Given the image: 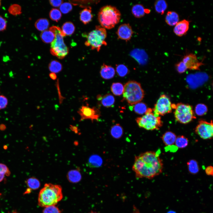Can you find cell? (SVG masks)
Here are the masks:
<instances>
[{"label":"cell","instance_id":"obj_44","mask_svg":"<svg viewBox=\"0 0 213 213\" xmlns=\"http://www.w3.org/2000/svg\"><path fill=\"white\" fill-rule=\"evenodd\" d=\"M7 24L6 19L0 15V31H4L6 29Z\"/></svg>","mask_w":213,"mask_h":213},{"label":"cell","instance_id":"obj_51","mask_svg":"<svg viewBox=\"0 0 213 213\" xmlns=\"http://www.w3.org/2000/svg\"><path fill=\"white\" fill-rule=\"evenodd\" d=\"M1 1L0 0V7L1 4Z\"/></svg>","mask_w":213,"mask_h":213},{"label":"cell","instance_id":"obj_47","mask_svg":"<svg viewBox=\"0 0 213 213\" xmlns=\"http://www.w3.org/2000/svg\"><path fill=\"white\" fill-rule=\"evenodd\" d=\"M70 128L71 130L75 133L78 134H79V133L80 134V133L79 132V130L78 128L77 127L71 125H70Z\"/></svg>","mask_w":213,"mask_h":213},{"label":"cell","instance_id":"obj_40","mask_svg":"<svg viewBox=\"0 0 213 213\" xmlns=\"http://www.w3.org/2000/svg\"><path fill=\"white\" fill-rule=\"evenodd\" d=\"M72 8L71 4L67 2L62 3L59 7L60 11L64 14H67L70 12L72 10Z\"/></svg>","mask_w":213,"mask_h":213},{"label":"cell","instance_id":"obj_41","mask_svg":"<svg viewBox=\"0 0 213 213\" xmlns=\"http://www.w3.org/2000/svg\"><path fill=\"white\" fill-rule=\"evenodd\" d=\"M42 213H61V212L57 206L54 205L44 207Z\"/></svg>","mask_w":213,"mask_h":213},{"label":"cell","instance_id":"obj_2","mask_svg":"<svg viewBox=\"0 0 213 213\" xmlns=\"http://www.w3.org/2000/svg\"><path fill=\"white\" fill-rule=\"evenodd\" d=\"M63 197L62 189L60 185L46 183L39 192L38 204L43 207L55 205Z\"/></svg>","mask_w":213,"mask_h":213},{"label":"cell","instance_id":"obj_46","mask_svg":"<svg viewBox=\"0 0 213 213\" xmlns=\"http://www.w3.org/2000/svg\"><path fill=\"white\" fill-rule=\"evenodd\" d=\"M205 172L206 174L212 176L213 175V168L212 166L207 167L205 169Z\"/></svg>","mask_w":213,"mask_h":213},{"label":"cell","instance_id":"obj_26","mask_svg":"<svg viewBox=\"0 0 213 213\" xmlns=\"http://www.w3.org/2000/svg\"><path fill=\"white\" fill-rule=\"evenodd\" d=\"M49 25V20L46 18L39 19L35 23V26L36 29L42 31L46 30L48 28Z\"/></svg>","mask_w":213,"mask_h":213},{"label":"cell","instance_id":"obj_5","mask_svg":"<svg viewBox=\"0 0 213 213\" xmlns=\"http://www.w3.org/2000/svg\"><path fill=\"white\" fill-rule=\"evenodd\" d=\"M123 94L124 98L131 105L140 102L144 96L141 84L134 81H129L125 84Z\"/></svg>","mask_w":213,"mask_h":213},{"label":"cell","instance_id":"obj_43","mask_svg":"<svg viewBox=\"0 0 213 213\" xmlns=\"http://www.w3.org/2000/svg\"><path fill=\"white\" fill-rule=\"evenodd\" d=\"M176 67L178 72L180 73L184 72L187 69L185 64L182 61L176 64Z\"/></svg>","mask_w":213,"mask_h":213},{"label":"cell","instance_id":"obj_17","mask_svg":"<svg viewBox=\"0 0 213 213\" xmlns=\"http://www.w3.org/2000/svg\"><path fill=\"white\" fill-rule=\"evenodd\" d=\"M80 19L84 24H86L91 22L93 17L91 9L89 6L86 7L80 12Z\"/></svg>","mask_w":213,"mask_h":213},{"label":"cell","instance_id":"obj_24","mask_svg":"<svg viewBox=\"0 0 213 213\" xmlns=\"http://www.w3.org/2000/svg\"><path fill=\"white\" fill-rule=\"evenodd\" d=\"M61 30L64 36H69L72 35L74 33L75 27L72 22H67L64 23L62 26Z\"/></svg>","mask_w":213,"mask_h":213},{"label":"cell","instance_id":"obj_14","mask_svg":"<svg viewBox=\"0 0 213 213\" xmlns=\"http://www.w3.org/2000/svg\"><path fill=\"white\" fill-rule=\"evenodd\" d=\"M189 22L186 20L179 22L175 25L173 32L177 36L181 37L185 35L189 28Z\"/></svg>","mask_w":213,"mask_h":213},{"label":"cell","instance_id":"obj_8","mask_svg":"<svg viewBox=\"0 0 213 213\" xmlns=\"http://www.w3.org/2000/svg\"><path fill=\"white\" fill-rule=\"evenodd\" d=\"M174 109L175 120L180 123L187 124L196 118L192 107L190 105L179 103L175 105Z\"/></svg>","mask_w":213,"mask_h":213},{"label":"cell","instance_id":"obj_30","mask_svg":"<svg viewBox=\"0 0 213 213\" xmlns=\"http://www.w3.org/2000/svg\"><path fill=\"white\" fill-rule=\"evenodd\" d=\"M123 133V129L119 124H116L112 127L111 133L114 138H118L122 136Z\"/></svg>","mask_w":213,"mask_h":213},{"label":"cell","instance_id":"obj_34","mask_svg":"<svg viewBox=\"0 0 213 213\" xmlns=\"http://www.w3.org/2000/svg\"><path fill=\"white\" fill-rule=\"evenodd\" d=\"M175 144L178 148H183L186 147L188 143V140L187 138L185 136L182 135L176 138Z\"/></svg>","mask_w":213,"mask_h":213},{"label":"cell","instance_id":"obj_28","mask_svg":"<svg viewBox=\"0 0 213 213\" xmlns=\"http://www.w3.org/2000/svg\"><path fill=\"white\" fill-rule=\"evenodd\" d=\"M102 160L99 156L93 155L89 158L88 162V165L91 167H98L101 165Z\"/></svg>","mask_w":213,"mask_h":213},{"label":"cell","instance_id":"obj_1","mask_svg":"<svg viewBox=\"0 0 213 213\" xmlns=\"http://www.w3.org/2000/svg\"><path fill=\"white\" fill-rule=\"evenodd\" d=\"M163 163L159 154L148 151L135 156L132 169L137 178L151 179L162 172Z\"/></svg>","mask_w":213,"mask_h":213},{"label":"cell","instance_id":"obj_36","mask_svg":"<svg viewBox=\"0 0 213 213\" xmlns=\"http://www.w3.org/2000/svg\"><path fill=\"white\" fill-rule=\"evenodd\" d=\"M49 17L51 20L57 22L62 17V14L59 10L53 8L50 11Z\"/></svg>","mask_w":213,"mask_h":213},{"label":"cell","instance_id":"obj_32","mask_svg":"<svg viewBox=\"0 0 213 213\" xmlns=\"http://www.w3.org/2000/svg\"><path fill=\"white\" fill-rule=\"evenodd\" d=\"M133 109L136 113L142 114L145 113L147 108L145 103L142 102H139L133 105Z\"/></svg>","mask_w":213,"mask_h":213},{"label":"cell","instance_id":"obj_22","mask_svg":"<svg viewBox=\"0 0 213 213\" xmlns=\"http://www.w3.org/2000/svg\"><path fill=\"white\" fill-rule=\"evenodd\" d=\"M132 13L133 15L137 18L143 17L146 13V9L142 4H137L133 6L131 9Z\"/></svg>","mask_w":213,"mask_h":213},{"label":"cell","instance_id":"obj_39","mask_svg":"<svg viewBox=\"0 0 213 213\" xmlns=\"http://www.w3.org/2000/svg\"><path fill=\"white\" fill-rule=\"evenodd\" d=\"M207 111L206 106L203 104H197L195 109L196 114L198 116H201L205 114Z\"/></svg>","mask_w":213,"mask_h":213},{"label":"cell","instance_id":"obj_31","mask_svg":"<svg viewBox=\"0 0 213 213\" xmlns=\"http://www.w3.org/2000/svg\"><path fill=\"white\" fill-rule=\"evenodd\" d=\"M111 89L114 95L120 96L123 93L124 86L121 83H113L111 86Z\"/></svg>","mask_w":213,"mask_h":213},{"label":"cell","instance_id":"obj_45","mask_svg":"<svg viewBox=\"0 0 213 213\" xmlns=\"http://www.w3.org/2000/svg\"><path fill=\"white\" fill-rule=\"evenodd\" d=\"M49 2L50 4L52 6L55 7H60L61 4L63 3V1L60 0H51L49 1Z\"/></svg>","mask_w":213,"mask_h":213},{"label":"cell","instance_id":"obj_50","mask_svg":"<svg viewBox=\"0 0 213 213\" xmlns=\"http://www.w3.org/2000/svg\"><path fill=\"white\" fill-rule=\"evenodd\" d=\"M10 213H18L16 211H14Z\"/></svg>","mask_w":213,"mask_h":213},{"label":"cell","instance_id":"obj_42","mask_svg":"<svg viewBox=\"0 0 213 213\" xmlns=\"http://www.w3.org/2000/svg\"><path fill=\"white\" fill-rule=\"evenodd\" d=\"M8 104V100L4 96L0 95V109L5 108Z\"/></svg>","mask_w":213,"mask_h":213},{"label":"cell","instance_id":"obj_23","mask_svg":"<svg viewBox=\"0 0 213 213\" xmlns=\"http://www.w3.org/2000/svg\"><path fill=\"white\" fill-rule=\"evenodd\" d=\"M176 138V135L170 131L166 132L162 137L163 143L167 146L173 144L175 142Z\"/></svg>","mask_w":213,"mask_h":213},{"label":"cell","instance_id":"obj_7","mask_svg":"<svg viewBox=\"0 0 213 213\" xmlns=\"http://www.w3.org/2000/svg\"><path fill=\"white\" fill-rule=\"evenodd\" d=\"M136 121L140 127L150 130H159L163 123L160 116L155 114L151 108L147 109L145 114L137 118Z\"/></svg>","mask_w":213,"mask_h":213},{"label":"cell","instance_id":"obj_15","mask_svg":"<svg viewBox=\"0 0 213 213\" xmlns=\"http://www.w3.org/2000/svg\"><path fill=\"white\" fill-rule=\"evenodd\" d=\"M130 55L140 64H144L148 60V56L146 52L143 49H136L132 51Z\"/></svg>","mask_w":213,"mask_h":213},{"label":"cell","instance_id":"obj_19","mask_svg":"<svg viewBox=\"0 0 213 213\" xmlns=\"http://www.w3.org/2000/svg\"><path fill=\"white\" fill-rule=\"evenodd\" d=\"M28 188L25 191V194L30 193L32 190H36L38 189L41 185L39 180L34 177H31L28 178L25 182Z\"/></svg>","mask_w":213,"mask_h":213},{"label":"cell","instance_id":"obj_3","mask_svg":"<svg viewBox=\"0 0 213 213\" xmlns=\"http://www.w3.org/2000/svg\"><path fill=\"white\" fill-rule=\"evenodd\" d=\"M121 16L120 11L116 7L106 5L100 9L98 14V19L101 27L110 29L119 22Z\"/></svg>","mask_w":213,"mask_h":213},{"label":"cell","instance_id":"obj_16","mask_svg":"<svg viewBox=\"0 0 213 213\" xmlns=\"http://www.w3.org/2000/svg\"><path fill=\"white\" fill-rule=\"evenodd\" d=\"M100 73L102 78L105 79H109L114 76L115 70L111 66L104 64L101 67Z\"/></svg>","mask_w":213,"mask_h":213},{"label":"cell","instance_id":"obj_25","mask_svg":"<svg viewBox=\"0 0 213 213\" xmlns=\"http://www.w3.org/2000/svg\"><path fill=\"white\" fill-rule=\"evenodd\" d=\"M40 37L43 42L46 43H51L55 38V35L53 32L49 30L42 31L40 34Z\"/></svg>","mask_w":213,"mask_h":213},{"label":"cell","instance_id":"obj_10","mask_svg":"<svg viewBox=\"0 0 213 213\" xmlns=\"http://www.w3.org/2000/svg\"><path fill=\"white\" fill-rule=\"evenodd\" d=\"M196 133L203 139H210L213 135V125L210 122L201 120L199 121L195 129Z\"/></svg>","mask_w":213,"mask_h":213},{"label":"cell","instance_id":"obj_48","mask_svg":"<svg viewBox=\"0 0 213 213\" xmlns=\"http://www.w3.org/2000/svg\"><path fill=\"white\" fill-rule=\"evenodd\" d=\"M49 76L50 78L53 80H55L57 79V75L54 73H51L49 74Z\"/></svg>","mask_w":213,"mask_h":213},{"label":"cell","instance_id":"obj_33","mask_svg":"<svg viewBox=\"0 0 213 213\" xmlns=\"http://www.w3.org/2000/svg\"><path fill=\"white\" fill-rule=\"evenodd\" d=\"M8 11L10 14L14 16H17L22 13V8L18 4H13L10 6Z\"/></svg>","mask_w":213,"mask_h":213},{"label":"cell","instance_id":"obj_37","mask_svg":"<svg viewBox=\"0 0 213 213\" xmlns=\"http://www.w3.org/2000/svg\"><path fill=\"white\" fill-rule=\"evenodd\" d=\"M116 72L119 76L124 77L128 73V70L127 67L123 64H119L116 65Z\"/></svg>","mask_w":213,"mask_h":213},{"label":"cell","instance_id":"obj_11","mask_svg":"<svg viewBox=\"0 0 213 213\" xmlns=\"http://www.w3.org/2000/svg\"><path fill=\"white\" fill-rule=\"evenodd\" d=\"M78 112L80 116V121L86 119H90L92 122L94 120H98L100 116L99 111L95 107L83 105Z\"/></svg>","mask_w":213,"mask_h":213},{"label":"cell","instance_id":"obj_29","mask_svg":"<svg viewBox=\"0 0 213 213\" xmlns=\"http://www.w3.org/2000/svg\"><path fill=\"white\" fill-rule=\"evenodd\" d=\"M49 69L51 72L58 73L62 70L61 64L58 61L53 60L51 61L49 65Z\"/></svg>","mask_w":213,"mask_h":213},{"label":"cell","instance_id":"obj_21","mask_svg":"<svg viewBox=\"0 0 213 213\" xmlns=\"http://www.w3.org/2000/svg\"><path fill=\"white\" fill-rule=\"evenodd\" d=\"M178 14L175 12L169 11L167 12L165 18V21L170 26L175 25L179 21Z\"/></svg>","mask_w":213,"mask_h":213},{"label":"cell","instance_id":"obj_38","mask_svg":"<svg viewBox=\"0 0 213 213\" xmlns=\"http://www.w3.org/2000/svg\"><path fill=\"white\" fill-rule=\"evenodd\" d=\"M188 170L190 172L193 174L197 173L199 167L197 162L194 160L190 161L187 163Z\"/></svg>","mask_w":213,"mask_h":213},{"label":"cell","instance_id":"obj_13","mask_svg":"<svg viewBox=\"0 0 213 213\" xmlns=\"http://www.w3.org/2000/svg\"><path fill=\"white\" fill-rule=\"evenodd\" d=\"M133 33L131 26L128 23H124L120 25L117 32L118 39L126 41L131 39Z\"/></svg>","mask_w":213,"mask_h":213},{"label":"cell","instance_id":"obj_35","mask_svg":"<svg viewBox=\"0 0 213 213\" xmlns=\"http://www.w3.org/2000/svg\"><path fill=\"white\" fill-rule=\"evenodd\" d=\"M10 174V171L7 166L4 164L0 163V182L3 181L5 175L9 176Z\"/></svg>","mask_w":213,"mask_h":213},{"label":"cell","instance_id":"obj_6","mask_svg":"<svg viewBox=\"0 0 213 213\" xmlns=\"http://www.w3.org/2000/svg\"><path fill=\"white\" fill-rule=\"evenodd\" d=\"M86 36L87 40L85 44L91 49H96L99 52L102 45L106 46L105 41L107 37L106 29L99 25L96 26L94 30L89 32Z\"/></svg>","mask_w":213,"mask_h":213},{"label":"cell","instance_id":"obj_9","mask_svg":"<svg viewBox=\"0 0 213 213\" xmlns=\"http://www.w3.org/2000/svg\"><path fill=\"white\" fill-rule=\"evenodd\" d=\"M172 104L169 98L163 94L159 98L153 110L155 114L163 116L171 112Z\"/></svg>","mask_w":213,"mask_h":213},{"label":"cell","instance_id":"obj_18","mask_svg":"<svg viewBox=\"0 0 213 213\" xmlns=\"http://www.w3.org/2000/svg\"><path fill=\"white\" fill-rule=\"evenodd\" d=\"M97 99L100 101L101 104L104 106L109 107L113 106L115 102V99L111 94L108 93L101 96H97Z\"/></svg>","mask_w":213,"mask_h":213},{"label":"cell","instance_id":"obj_20","mask_svg":"<svg viewBox=\"0 0 213 213\" xmlns=\"http://www.w3.org/2000/svg\"><path fill=\"white\" fill-rule=\"evenodd\" d=\"M68 181L72 183L79 182L81 180L82 175L78 169L70 170L67 175Z\"/></svg>","mask_w":213,"mask_h":213},{"label":"cell","instance_id":"obj_49","mask_svg":"<svg viewBox=\"0 0 213 213\" xmlns=\"http://www.w3.org/2000/svg\"><path fill=\"white\" fill-rule=\"evenodd\" d=\"M88 213H99L98 212H96L93 211H91Z\"/></svg>","mask_w":213,"mask_h":213},{"label":"cell","instance_id":"obj_27","mask_svg":"<svg viewBox=\"0 0 213 213\" xmlns=\"http://www.w3.org/2000/svg\"><path fill=\"white\" fill-rule=\"evenodd\" d=\"M154 4L156 11L161 14H164L167 7V3L164 0L156 1Z\"/></svg>","mask_w":213,"mask_h":213},{"label":"cell","instance_id":"obj_12","mask_svg":"<svg viewBox=\"0 0 213 213\" xmlns=\"http://www.w3.org/2000/svg\"><path fill=\"white\" fill-rule=\"evenodd\" d=\"M182 61L187 69L191 70H199L200 66L203 64L199 61L195 55L191 53L185 55L183 58Z\"/></svg>","mask_w":213,"mask_h":213},{"label":"cell","instance_id":"obj_4","mask_svg":"<svg viewBox=\"0 0 213 213\" xmlns=\"http://www.w3.org/2000/svg\"><path fill=\"white\" fill-rule=\"evenodd\" d=\"M49 30L54 33L55 38L51 43L50 52L52 55L58 58L62 59L69 53V49L65 44L63 39L64 37L61 28L57 26H52Z\"/></svg>","mask_w":213,"mask_h":213}]
</instances>
